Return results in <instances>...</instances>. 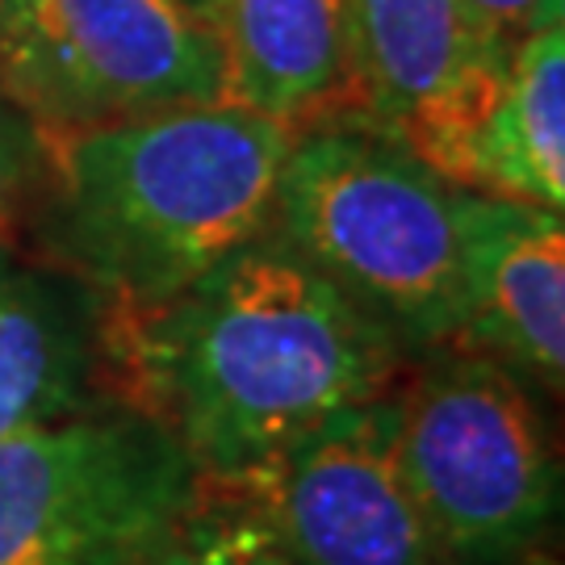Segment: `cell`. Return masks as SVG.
Here are the masks:
<instances>
[{
    "mask_svg": "<svg viewBox=\"0 0 565 565\" xmlns=\"http://www.w3.org/2000/svg\"><path fill=\"white\" fill-rule=\"evenodd\" d=\"M205 473L139 406L0 440V565H156Z\"/></svg>",
    "mask_w": 565,
    "mask_h": 565,
    "instance_id": "cell-5",
    "label": "cell"
},
{
    "mask_svg": "<svg viewBox=\"0 0 565 565\" xmlns=\"http://www.w3.org/2000/svg\"><path fill=\"white\" fill-rule=\"evenodd\" d=\"M457 348L494 356L541 394L565 382V223L548 205L469 193L457 202Z\"/></svg>",
    "mask_w": 565,
    "mask_h": 565,
    "instance_id": "cell-9",
    "label": "cell"
},
{
    "mask_svg": "<svg viewBox=\"0 0 565 565\" xmlns=\"http://www.w3.org/2000/svg\"><path fill=\"white\" fill-rule=\"evenodd\" d=\"M42 168H46V139L39 135V126L0 97V252L18 247Z\"/></svg>",
    "mask_w": 565,
    "mask_h": 565,
    "instance_id": "cell-14",
    "label": "cell"
},
{
    "mask_svg": "<svg viewBox=\"0 0 565 565\" xmlns=\"http://www.w3.org/2000/svg\"><path fill=\"white\" fill-rule=\"evenodd\" d=\"M223 102L289 130L356 118L343 0H210Z\"/></svg>",
    "mask_w": 565,
    "mask_h": 565,
    "instance_id": "cell-11",
    "label": "cell"
},
{
    "mask_svg": "<svg viewBox=\"0 0 565 565\" xmlns=\"http://www.w3.org/2000/svg\"><path fill=\"white\" fill-rule=\"evenodd\" d=\"M294 135L231 102L55 135L21 226L30 256L81 277L114 319L147 315L268 226Z\"/></svg>",
    "mask_w": 565,
    "mask_h": 565,
    "instance_id": "cell-2",
    "label": "cell"
},
{
    "mask_svg": "<svg viewBox=\"0 0 565 565\" xmlns=\"http://www.w3.org/2000/svg\"><path fill=\"white\" fill-rule=\"evenodd\" d=\"M356 118L465 189L515 42L499 39L465 0H343Z\"/></svg>",
    "mask_w": 565,
    "mask_h": 565,
    "instance_id": "cell-8",
    "label": "cell"
},
{
    "mask_svg": "<svg viewBox=\"0 0 565 565\" xmlns=\"http://www.w3.org/2000/svg\"><path fill=\"white\" fill-rule=\"evenodd\" d=\"M239 490L289 565H440L398 461V390L302 431Z\"/></svg>",
    "mask_w": 565,
    "mask_h": 565,
    "instance_id": "cell-7",
    "label": "cell"
},
{
    "mask_svg": "<svg viewBox=\"0 0 565 565\" xmlns=\"http://www.w3.org/2000/svg\"><path fill=\"white\" fill-rule=\"evenodd\" d=\"M181 4H189L198 18H205V13H210V0H181Z\"/></svg>",
    "mask_w": 565,
    "mask_h": 565,
    "instance_id": "cell-16",
    "label": "cell"
},
{
    "mask_svg": "<svg viewBox=\"0 0 565 565\" xmlns=\"http://www.w3.org/2000/svg\"><path fill=\"white\" fill-rule=\"evenodd\" d=\"M469 193L565 205V21L553 18L511 46L499 97L473 139Z\"/></svg>",
    "mask_w": 565,
    "mask_h": 565,
    "instance_id": "cell-12",
    "label": "cell"
},
{
    "mask_svg": "<svg viewBox=\"0 0 565 565\" xmlns=\"http://www.w3.org/2000/svg\"><path fill=\"white\" fill-rule=\"evenodd\" d=\"M0 97L55 139L223 102V55L181 0H9Z\"/></svg>",
    "mask_w": 565,
    "mask_h": 565,
    "instance_id": "cell-6",
    "label": "cell"
},
{
    "mask_svg": "<svg viewBox=\"0 0 565 565\" xmlns=\"http://www.w3.org/2000/svg\"><path fill=\"white\" fill-rule=\"evenodd\" d=\"M4 4H9V0H0V9H4Z\"/></svg>",
    "mask_w": 565,
    "mask_h": 565,
    "instance_id": "cell-17",
    "label": "cell"
},
{
    "mask_svg": "<svg viewBox=\"0 0 565 565\" xmlns=\"http://www.w3.org/2000/svg\"><path fill=\"white\" fill-rule=\"evenodd\" d=\"M465 9L507 42H520L536 25L562 18V0H465Z\"/></svg>",
    "mask_w": 565,
    "mask_h": 565,
    "instance_id": "cell-15",
    "label": "cell"
},
{
    "mask_svg": "<svg viewBox=\"0 0 565 565\" xmlns=\"http://www.w3.org/2000/svg\"><path fill=\"white\" fill-rule=\"evenodd\" d=\"M398 461L440 565H548L562 452L520 373L457 343L424 352L398 382Z\"/></svg>",
    "mask_w": 565,
    "mask_h": 565,
    "instance_id": "cell-4",
    "label": "cell"
},
{
    "mask_svg": "<svg viewBox=\"0 0 565 565\" xmlns=\"http://www.w3.org/2000/svg\"><path fill=\"white\" fill-rule=\"evenodd\" d=\"M118 398L114 310L72 273L0 252V440Z\"/></svg>",
    "mask_w": 565,
    "mask_h": 565,
    "instance_id": "cell-10",
    "label": "cell"
},
{
    "mask_svg": "<svg viewBox=\"0 0 565 565\" xmlns=\"http://www.w3.org/2000/svg\"><path fill=\"white\" fill-rule=\"evenodd\" d=\"M461 189L361 121L289 142L268 231L369 315L406 356L457 340Z\"/></svg>",
    "mask_w": 565,
    "mask_h": 565,
    "instance_id": "cell-3",
    "label": "cell"
},
{
    "mask_svg": "<svg viewBox=\"0 0 565 565\" xmlns=\"http://www.w3.org/2000/svg\"><path fill=\"white\" fill-rule=\"evenodd\" d=\"M156 565H289L239 486H205Z\"/></svg>",
    "mask_w": 565,
    "mask_h": 565,
    "instance_id": "cell-13",
    "label": "cell"
},
{
    "mask_svg": "<svg viewBox=\"0 0 565 565\" xmlns=\"http://www.w3.org/2000/svg\"><path fill=\"white\" fill-rule=\"evenodd\" d=\"M398 343L268 226L172 302L114 319L118 398L163 424L205 482L243 486L289 440L382 398Z\"/></svg>",
    "mask_w": 565,
    "mask_h": 565,
    "instance_id": "cell-1",
    "label": "cell"
}]
</instances>
